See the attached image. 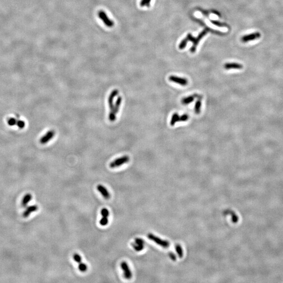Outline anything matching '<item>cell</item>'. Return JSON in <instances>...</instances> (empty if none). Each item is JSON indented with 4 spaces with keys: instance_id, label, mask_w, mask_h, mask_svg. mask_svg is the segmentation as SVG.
I'll return each instance as SVG.
<instances>
[{
    "instance_id": "obj_10",
    "label": "cell",
    "mask_w": 283,
    "mask_h": 283,
    "mask_svg": "<svg viewBox=\"0 0 283 283\" xmlns=\"http://www.w3.org/2000/svg\"><path fill=\"white\" fill-rule=\"evenodd\" d=\"M169 79L172 82L176 83L181 86H187L188 84V81L184 78L179 77L175 76H171L169 77Z\"/></svg>"
},
{
    "instance_id": "obj_6",
    "label": "cell",
    "mask_w": 283,
    "mask_h": 283,
    "mask_svg": "<svg viewBox=\"0 0 283 283\" xmlns=\"http://www.w3.org/2000/svg\"><path fill=\"white\" fill-rule=\"evenodd\" d=\"M73 259L75 260V262H77L79 264L78 268L81 272H86L88 269L87 265L83 263L82 262L81 257H80V255L78 254L75 253L73 255Z\"/></svg>"
},
{
    "instance_id": "obj_19",
    "label": "cell",
    "mask_w": 283,
    "mask_h": 283,
    "mask_svg": "<svg viewBox=\"0 0 283 283\" xmlns=\"http://www.w3.org/2000/svg\"><path fill=\"white\" fill-rule=\"evenodd\" d=\"M179 117V115L178 113H174L173 115L172 116V117H171V122H170L171 126H175V124L176 123V122H178Z\"/></svg>"
},
{
    "instance_id": "obj_14",
    "label": "cell",
    "mask_w": 283,
    "mask_h": 283,
    "mask_svg": "<svg viewBox=\"0 0 283 283\" xmlns=\"http://www.w3.org/2000/svg\"><path fill=\"white\" fill-rule=\"evenodd\" d=\"M118 94H119V91H118V89H114L111 92V94H110L109 98H108V103H109V106L110 111L113 109V108L114 107V104H113L114 99L115 98V96L118 95Z\"/></svg>"
},
{
    "instance_id": "obj_25",
    "label": "cell",
    "mask_w": 283,
    "mask_h": 283,
    "mask_svg": "<svg viewBox=\"0 0 283 283\" xmlns=\"http://www.w3.org/2000/svg\"><path fill=\"white\" fill-rule=\"evenodd\" d=\"M135 243L140 246H144V241L140 238H136L135 239Z\"/></svg>"
},
{
    "instance_id": "obj_28",
    "label": "cell",
    "mask_w": 283,
    "mask_h": 283,
    "mask_svg": "<svg viewBox=\"0 0 283 283\" xmlns=\"http://www.w3.org/2000/svg\"><path fill=\"white\" fill-rule=\"evenodd\" d=\"M186 37L188 39L189 41H191V42H193V43L194 42V41H195V38L194 37L192 36V35H191V34H188L187 35V37Z\"/></svg>"
},
{
    "instance_id": "obj_23",
    "label": "cell",
    "mask_w": 283,
    "mask_h": 283,
    "mask_svg": "<svg viewBox=\"0 0 283 283\" xmlns=\"http://www.w3.org/2000/svg\"><path fill=\"white\" fill-rule=\"evenodd\" d=\"M189 115L187 114H184L183 115H181L180 117H179V119H178V122H185V121H187L189 119Z\"/></svg>"
},
{
    "instance_id": "obj_22",
    "label": "cell",
    "mask_w": 283,
    "mask_h": 283,
    "mask_svg": "<svg viewBox=\"0 0 283 283\" xmlns=\"http://www.w3.org/2000/svg\"><path fill=\"white\" fill-rule=\"evenodd\" d=\"M189 41L187 37L184 38L183 40H182V42L180 43L179 45V48L180 49H183L187 45V43Z\"/></svg>"
},
{
    "instance_id": "obj_8",
    "label": "cell",
    "mask_w": 283,
    "mask_h": 283,
    "mask_svg": "<svg viewBox=\"0 0 283 283\" xmlns=\"http://www.w3.org/2000/svg\"><path fill=\"white\" fill-rule=\"evenodd\" d=\"M121 267L122 270H123L124 276L126 280H130L132 277V274L128 263L125 261L122 262L121 264Z\"/></svg>"
},
{
    "instance_id": "obj_15",
    "label": "cell",
    "mask_w": 283,
    "mask_h": 283,
    "mask_svg": "<svg viewBox=\"0 0 283 283\" xmlns=\"http://www.w3.org/2000/svg\"><path fill=\"white\" fill-rule=\"evenodd\" d=\"M38 209V207L37 205H33V206H28L27 207L26 210L24 211L23 214V216L24 218H27L30 216V214L37 211Z\"/></svg>"
},
{
    "instance_id": "obj_20",
    "label": "cell",
    "mask_w": 283,
    "mask_h": 283,
    "mask_svg": "<svg viewBox=\"0 0 283 283\" xmlns=\"http://www.w3.org/2000/svg\"><path fill=\"white\" fill-rule=\"evenodd\" d=\"M176 251L179 257L182 258V257H183V250L182 246L179 244H177L176 246Z\"/></svg>"
},
{
    "instance_id": "obj_11",
    "label": "cell",
    "mask_w": 283,
    "mask_h": 283,
    "mask_svg": "<svg viewBox=\"0 0 283 283\" xmlns=\"http://www.w3.org/2000/svg\"><path fill=\"white\" fill-rule=\"evenodd\" d=\"M55 135V131L54 130H50L48 131L45 135L40 139V144H45L51 141Z\"/></svg>"
},
{
    "instance_id": "obj_2",
    "label": "cell",
    "mask_w": 283,
    "mask_h": 283,
    "mask_svg": "<svg viewBox=\"0 0 283 283\" xmlns=\"http://www.w3.org/2000/svg\"><path fill=\"white\" fill-rule=\"evenodd\" d=\"M129 160H130V157L126 155L123 156L112 161V162L110 164V167L111 168H117L126 163H128Z\"/></svg>"
},
{
    "instance_id": "obj_13",
    "label": "cell",
    "mask_w": 283,
    "mask_h": 283,
    "mask_svg": "<svg viewBox=\"0 0 283 283\" xmlns=\"http://www.w3.org/2000/svg\"><path fill=\"white\" fill-rule=\"evenodd\" d=\"M243 65L237 62H228L224 65V68L226 70H230L231 69H241L243 68Z\"/></svg>"
},
{
    "instance_id": "obj_18",
    "label": "cell",
    "mask_w": 283,
    "mask_h": 283,
    "mask_svg": "<svg viewBox=\"0 0 283 283\" xmlns=\"http://www.w3.org/2000/svg\"><path fill=\"white\" fill-rule=\"evenodd\" d=\"M201 100L199 99L195 103V112L196 114H200L201 111Z\"/></svg>"
},
{
    "instance_id": "obj_29",
    "label": "cell",
    "mask_w": 283,
    "mask_h": 283,
    "mask_svg": "<svg viewBox=\"0 0 283 283\" xmlns=\"http://www.w3.org/2000/svg\"><path fill=\"white\" fill-rule=\"evenodd\" d=\"M169 257H171V259L173 261H176V257L175 255L173 253H172V252L169 253Z\"/></svg>"
},
{
    "instance_id": "obj_1",
    "label": "cell",
    "mask_w": 283,
    "mask_h": 283,
    "mask_svg": "<svg viewBox=\"0 0 283 283\" xmlns=\"http://www.w3.org/2000/svg\"><path fill=\"white\" fill-rule=\"evenodd\" d=\"M122 101V97L121 96H119L115 101V104L114 105L113 109L110 112L109 115V119L110 121L111 122L115 121L117 119V114L120 109Z\"/></svg>"
},
{
    "instance_id": "obj_24",
    "label": "cell",
    "mask_w": 283,
    "mask_h": 283,
    "mask_svg": "<svg viewBox=\"0 0 283 283\" xmlns=\"http://www.w3.org/2000/svg\"><path fill=\"white\" fill-rule=\"evenodd\" d=\"M151 0H141L140 2V6L142 7L144 6H147V7H150V3H151Z\"/></svg>"
},
{
    "instance_id": "obj_17",
    "label": "cell",
    "mask_w": 283,
    "mask_h": 283,
    "mask_svg": "<svg viewBox=\"0 0 283 283\" xmlns=\"http://www.w3.org/2000/svg\"><path fill=\"white\" fill-rule=\"evenodd\" d=\"M32 195H31V194H27L26 195H25L23 198V200L22 201V206L23 207H26L28 204L29 203L30 201L32 200Z\"/></svg>"
},
{
    "instance_id": "obj_3",
    "label": "cell",
    "mask_w": 283,
    "mask_h": 283,
    "mask_svg": "<svg viewBox=\"0 0 283 283\" xmlns=\"http://www.w3.org/2000/svg\"><path fill=\"white\" fill-rule=\"evenodd\" d=\"M147 237L151 240L153 241L155 243L157 244L158 245L161 246L164 248H167L170 246V243L168 242V241L162 240V239H161L158 237H157L156 236L153 235L151 233L148 234L147 235Z\"/></svg>"
},
{
    "instance_id": "obj_26",
    "label": "cell",
    "mask_w": 283,
    "mask_h": 283,
    "mask_svg": "<svg viewBox=\"0 0 283 283\" xmlns=\"http://www.w3.org/2000/svg\"><path fill=\"white\" fill-rule=\"evenodd\" d=\"M211 23L212 24L216 25L217 26L219 27H223L225 26V24H224V23H221L219 21H210Z\"/></svg>"
},
{
    "instance_id": "obj_5",
    "label": "cell",
    "mask_w": 283,
    "mask_h": 283,
    "mask_svg": "<svg viewBox=\"0 0 283 283\" xmlns=\"http://www.w3.org/2000/svg\"><path fill=\"white\" fill-rule=\"evenodd\" d=\"M261 37V34L259 32L252 33L249 34L245 35L243 36L241 40L243 43H248V42H251L253 40H255L257 39H259Z\"/></svg>"
},
{
    "instance_id": "obj_12",
    "label": "cell",
    "mask_w": 283,
    "mask_h": 283,
    "mask_svg": "<svg viewBox=\"0 0 283 283\" xmlns=\"http://www.w3.org/2000/svg\"><path fill=\"white\" fill-rule=\"evenodd\" d=\"M96 189L105 199H109L110 198L111 196H110L109 192L108 191V190H107L105 187H104V186H103L102 185H98L96 186Z\"/></svg>"
},
{
    "instance_id": "obj_21",
    "label": "cell",
    "mask_w": 283,
    "mask_h": 283,
    "mask_svg": "<svg viewBox=\"0 0 283 283\" xmlns=\"http://www.w3.org/2000/svg\"><path fill=\"white\" fill-rule=\"evenodd\" d=\"M131 245H132V246L133 248L134 249L135 251H137V252H139V251H142L143 250L144 248V246H140V245H139V244H137L135 242L132 243Z\"/></svg>"
},
{
    "instance_id": "obj_27",
    "label": "cell",
    "mask_w": 283,
    "mask_h": 283,
    "mask_svg": "<svg viewBox=\"0 0 283 283\" xmlns=\"http://www.w3.org/2000/svg\"><path fill=\"white\" fill-rule=\"evenodd\" d=\"M231 212V215H232V221L234 223H236L238 221V217L236 214H235V213H234L232 211H230Z\"/></svg>"
},
{
    "instance_id": "obj_9",
    "label": "cell",
    "mask_w": 283,
    "mask_h": 283,
    "mask_svg": "<svg viewBox=\"0 0 283 283\" xmlns=\"http://www.w3.org/2000/svg\"><path fill=\"white\" fill-rule=\"evenodd\" d=\"M102 218L100 221V224L102 226H106L109 222V211L107 208H103L101 211Z\"/></svg>"
},
{
    "instance_id": "obj_4",
    "label": "cell",
    "mask_w": 283,
    "mask_h": 283,
    "mask_svg": "<svg viewBox=\"0 0 283 283\" xmlns=\"http://www.w3.org/2000/svg\"><path fill=\"white\" fill-rule=\"evenodd\" d=\"M98 15L99 16V18L104 23V24L108 27H112L114 26V23L113 21L110 19L108 16L107 15V14L105 13L102 10H100L98 13Z\"/></svg>"
},
{
    "instance_id": "obj_7",
    "label": "cell",
    "mask_w": 283,
    "mask_h": 283,
    "mask_svg": "<svg viewBox=\"0 0 283 283\" xmlns=\"http://www.w3.org/2000/svg\"><path fill=\"white\" fill-rule=\"evenodd\" d=\"M208 32V29H205V30L201 32L199 34V35L196 38H195V41L194 42V44L192 45V47L190 48V51L192 53H194L196 51V47L197 46L199 42H200V40L203 38L205 36V35L207 34V33Z\"/></svg>"
},
{
    "instance_id": "obj_16",
    "label": "cell",
    "mask_w": 283,
    "mask_h": 283,
    "mask_svg": "<svg viewBox=\"0 0 283 283\" xmlns=\"http://www.w3.org/2000/svg\"><path fill=\"white\" fill-rule=\"evenodd\" d=\"M199 96H198L197 94H194L192 96H187V97L182 98V101H181V102L182 104L187 105V104H189L190 103H191L192 102L194 101V100H195L196 98H197V97L198 98Z\"/></svg>"
}]
</instances>
